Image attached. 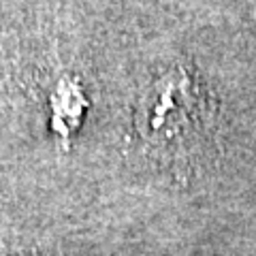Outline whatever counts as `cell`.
<instances>
[{
	"instance_id": "cell-1",
	"label": "cell",
	"mask_w": 256,
	"mask_h": 256,
	"mask_svg": "<svg viewBox=\"0 0 256 256\" xmlns=\"http://www.w3.org/2000/svg\"><path fill=\"white\" fill-rule=\"evenodd\" d=\"M196 88L188 73H169L152 86V92L143 100L141 120L146 132L156 137H173L184 124H188L196 111Z\"/></svg>"
}]
</instances>
